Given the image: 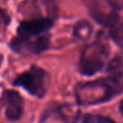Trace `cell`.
<instances>
[{
    "label": "cell",
    "mask_w": 123,
    "mask_h": 123,
    "mask_svg": "<svg viewBox=\"0 0 123 123\" xmlns=\"http://www.w3.org/2000/svg\"><path fill=\"white\" fill-rule=\"evenodd\" d=\"M109 55V49L101 41H94L86 45L82 51L79 71L86 76H92L102 70Z\"/></svg>",
    "instance_id": "7a4b0ae2"
},
{
    "label": "cell",
    "mask_w": 123,
    "mask_h": 123,
    "mask_svg": "<svg viewBox=\"0 0 123 123\" xmlns=\"http://www.w3.org/2000/svg\"><path fill=\"white\" fill-rule=\"evenodd\" d=\"M90 15L101 25L112 27L118 22L117 9L110 0H84Z\"/></svg>",
    "instance_id": "277c9868"
},
{
    "label": "cell",
    "mask_w": 123,
    "mask_h": 123,
    "mask_svg": "<svg viewBox=\"0 0 123 123\" xmlns=\"http://www.w3.org/2000/svg\"><path fill=\"white\" fill-rule=\"evenodd\" d=\"M122 90L123 75L113 74L107 78L79 84L75 89V96L80 105L89 106L109 101Z\"/></svg>",
    "instance_id": "6da1fadb"
},
{
    "label": "cell",
    "mask_w": 123,
    "mask_h": 123,
    "mask_svg": "<svg viewBox=\"0 0 123 123\" xmlns=\"http://www.w3.org/2000/svg\"><path fill=\"white\" fill-rule=\"evenodd\" d=\"M111 37L112 40L123 49V24H119L118 22L111 27Z\"/></svg>",
    "instance_id": "9c48e42d"
},
{
    "label": "cell",
    "mask_w": 123,
    "mask_h": 123,
    "mask_svg": "<svg viewBox=\"0 0 123 123\" xmlns=\"http://www.w3.org/2000/svg\"><path fill=\"white\" fill-rule=\"evenodd\" d=\"M49 46V37L42 35L36 38L31 39H20L13 37L10 43V47L17 53H31L40 54L45 51Z\"/></svg>",
    "instance_id": "52a82bcc"
},
{
    "label": "cell",
    "mask_w": 123,
    "mask_h": 123,
    "mask_svg": "<svg viewBox=\"0 0 123 123\" xmlns=\"http://www.w3.org/2000/svg\"><path fill=\"white\" fill-rule=\"evenodd\" d=\"M119 111H120V113L123 115V99L120 101V103H119Z\"/></svg>",
    "instance_id": "4fadbf2b"
},
{
    "label": "cell",
    "mask_w": 123,
    "mask_h": 123,
    "mask_svg": "<svg viewBox=\"0 0 123 123\" xmlns=\"http://www.w3.org/2000/svg\"><path fill=\"white\" fill-rule=\"evenodd\" d=\"M83 123H115L111 118L99 114H86L83 117Z\"/></svg>",
    "instance_id": "30bf717a"
},
{
    "label": "cell",
    "mask_w": 123,
    "mask_h": 123,
    "mask_svg": "<svg viewBox=\"0 0 123 123\" xmlns=\"http://www.w3.org/2000/svg\"><path fill=\"white\" fill-rule=\"evenodd\" d=\"M48 83V73L37 65H32L28 71L19 74L12 84L21 86L29 94L37 98H43L47 92Z\"/></svg>",
    "instance_id": "3957f363"
},
{
    "label": "cell",
    "mask_w": 123,
    "mask_h": 123,
    "mask_svg": "<svg viewBox=\"0 0 123 123\" xmlns=\"http://www.w3.org/2000/svg\"><path fill=\"white\" fill-rule=\"evenodd\" d=\"M117 10H123V0H110Z\"/></svg>",
    "instance_id": "7c38bea8"
},
{
    "label": "cell",
    "mask_w": 123,
    "mask_h": 123,
    "mask_svg": "<svg viewBox=\"0 0 123 123\" xmlns=\"http://www.w3.org/2000/svg\"><path fill=\"white\" fill-rule=\"evenodd\" d=\"M1 107L4 109L7 119L16 121L21 118L24 111V100L15 90L6 89L0 98Z\"/></svg>",
    "instance_id": "8992f818"
},
{
    "label": "cell",
    "mask_w": 123,
    "mask_h": 123,
    "mask_svg": "<svg viewBox=\"0 0 123 123\" xmlns=\"http://www.w3.org/2000/svg\"><path fill=\"white\" fill-rule=\"evenodd\" d=\"M92 33V26L86 20H81L76 23L73 29V36L77 40H86Z\"/></svg>",
    "instance_id": "ba28073f"
},
{
    "label": "cell",
    "mask_w": 123,
    "mask_h": 123,
    "mask_svg": "<svg viewBox=\"0 0 123 123\" xmlns=\"http://www.w3.org/2000/svg\"><path fill=\"white\" fill-rule=\"evenodd\" d=\"M108 72L112 74H122L123 71V57H115L108 65Z\"/></svg>",
    "instance_id": "8fae6325"
},
{
    "label": "cell",
    "mask_w": 123,
    "mask_h": 123,
    "mask_svg": "<svg viewBox=\"0 0 123 123\" xmlns=\"http://www.w3.org/2000/svg\"><path fill=\"white\" fill-rule=\"evenodd\" d=\"M54 24V18L40 16L22 21L17 28L16 37L20 39H31L46 34Z\"/></svg>",
    "instance_id": "5b68a950"
}]
</instances>
